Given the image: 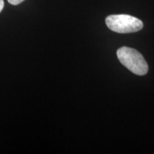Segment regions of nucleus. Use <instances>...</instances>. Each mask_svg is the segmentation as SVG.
<instances>
[{
	"instance_id": "nucleus-1",
	"label": "nucleus",
	"mask_w": 154,
	"mask_h": 154,
	"mask_svg": "<svg viewBox=\"0 0 154 154\" xmlns=\"http://www.w3.org/2000/svg\"><path fill=\"white\" fill-rule=\"evenodd\" d=\"M116 54L119 61L132 73L138 76L147 74L149 66L141 54L137 50L123 47L117 50Z\"/></svg>"
},
{
	"instance_id": "nucleus-2",
	"label": "nucleus",
	"mask_w": 154,
	"mask_h": 154,
	"mask_svg": "<svg viewBox=\"0 0 154 154\" xmlns=\"http://www.w3.org/2000/svg\"><path fill=\"white\" fill-rule=\"evenodd\" d=\"M106 24L111 31L120 34L134 33L143 27L141 20L127 14L110 15L106 19Z\"/></svg>"
},
{
	"instance_id": "nucleus-3",
	"label": "nucleus",
	"mask_w": 154,
	"mask_h": 154,
	"mask_svg": "<svg viewBox=\"0 0 154 154\" xmlns=\"http://www.w3.org/2000/svg\"><path fill=\"white\" fill-rule=\"evenodd\" d=\"M24 0H8L9 3H10L12 5H19L20 3H22L24 2Z\"/></svg>"
},
{
	"instance_id": "nucleus-4",
	"label": "nucleus",
	"mask_w": 154,
	"mask_h": 154,
	"mask_svg": "<svg viewBox=\"0 0 154 154\" xmlns=\"http://www.w3.org/2000/svg\"><path fill=\"white\" fill-rule=\"evenodd\" d=\"M4 5H5V3H4V0H0V12L2 11L4 8Z\"/></svg>"
}]
</instances>
